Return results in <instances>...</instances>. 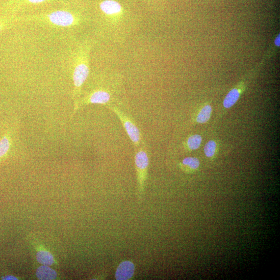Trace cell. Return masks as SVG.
Instances as JSON below:
<instances>
[{
	"mask_svg": "<svg viewBox=\"0 0 280 280\" xmlns=\"http://www.w3.org/2000/svg\"><path fill=\"white\" fill-rule=\"evenodd\" d=\"M135 272V266L131 261L122 262L117 267L115 272L116 280H129L132 279Z\"/></svg>",
	"mask_w": 280,
	"mask_h": 280,
	"instance_id": "8992f818",
	"label": "cell"
},
{
	"mask_svg": "<svg viewBox=\"0 0 280 280\" xmlns=\"http://www.w3.org/2000/svg\"><path fill=\"white\" fill-rule=\"evenodd\" d=\"M18 21V17L15 16H5L0 18V33L13 23Z\"/></svg>",
	"mask_w": 280,
	"mask_h": 280,
	"instance_id": "2e32d148",
	"label": "cell"
},
{
	"mask_svg": "<svg viewBox=\"0 0 280 280\" xmlns=\"http://www.w3.org/2000/svg\"><path fill=\"white\" fill-rule=\"evenodd\" d=\"M109 108L120 121L135 147L137 148L144 143L141 133L134 119L117 107L109 106Z\"/></svg>",
	"mask_w": 280,
	"mask_h": 280,
	"instance_id": "5b68a950",
	"label": "cell"
},
{
	"mask_svg": "<svg viewBox=\"0 0 280 280\" xmlns=\"http://www.w3.org/2000/svg\"><path fill=\"white\" fill-rule=\"evenodd\" d=\"M13 143L12 136L10 132L6 133L0 139V164L8 158Z\"/></svg>",
	"mask_w": 280,
	"mask_h": 280,
	"instance_id": "ba28073f",
	"label": "cell"
},
{
	"mask_svg": "<svg viewBox=\"0 0 280 280\" xmlns=\"http://www.w3.org/2000/svg\"><path fill=\"white\" fill-rule=\"evenodd\" d=\"M135 164L136 169L138 195L141 199L144 195L149 164L147 150L144 143L136 148Z\"/></svg>",
	"mask_w": 280,
	"mask_h": 280,
	"instance_id": "277c9868",
	"label": "cell"
},
{
	"mask_svg": "<svg viewBox=\"0 0 280 280\" xmlns=\"http://www.w3.org/2000/svg\"><path fill=\"white\" fill-rule=\"evenodd\" d=\"M90 44L86 42L79 45L74 53L72 64L74 104L81 98L83 87L90 73Z\"/></svg>",
	"mask_w": 280,
	"mask_h": 280,
	"instance_id": "6da1fadb",
	"label": "cell"
},
{
	"mask_svg": "<svg viewBox=\"0 0 280 280\" xmlns=\"http://www.w3.org/2000/svg\"><path fill=\"white\" fill-rule=\"evenodd\" d=\"M202 138L200 135H193L187 141V146L191 150H196L200 146Z\"/></svg>",
	"mask_w": 280,
	"mask_h": 280,
	"instance_id": "9a60e30c",
	"label": "cell"
},
{
	"mask_svg": "<svg viewBox=\"0 0 280 280\" xmlns=\"http://www.w3.org/2000/svg\"><path fill=\"white\" fill-rule=\"evenodd\" d=\"M18 21L38 23L52 27L70 28L78 26L81 17L77 13L65 10L18 17Z\"/></svg>",
	"mask_w": 280,
	"mask_h": 280,
	"instance_id": "7a4b0ae2",
	"label": "cell"
},
{
	"mask_svg": "<svg viewBox=\"0 0 280 280\" xmlns=\"http://www.w3.org/2000/svg\"><path fill=\"white\" fill-rule=\"evenodd\" d=\"M36 276L41 280H54L57 279V272L49 266L42 265L36 270Z\"/></svg>",
	"mask_w": 280,
	"mask_h": 280,
	"instance_id": "8fae6325",
	"label": "cell"
},
{
	"mask_svg": "<svg viewBox=\"0 0 280 280\" xmlns=\"http://www.w3.org/2000/svg\"><path fill=\"white\" fill-rule=\"evenodd\" d=\"M2 279L5 280H18L20 278L15 275H7L1 277Z\"/></svg>",
	"mask_w": 280,
	"mask_h": 280,
	"instance_id": "ac0fdd59",
	"label": "cell"
},
{
	"mask_svg": "<svg viewBox=\"0 0 280 280\" xmlns=\"http://www.w3.org/2000/svg\"><path fill=\"white\" fill-rule=\"evenodd\" d=\"M200 166L199 160L195 158H186L180 164V167L185 172L197 170Z\"/></svg>",
	"mask_w": 280,
	"mask_h": 280,
	"instance_id": "7c38bea8",
	"label": "cell"
},
{
	"mask_svg": "<svg viewBox=\"0 0 280 280\" xmlns=\"http://www.w3.org/2000/svg\"><path fill=\"white\" fill-rule=\"evenodd\" d=\"M240 96L239 90L237 88L231 90L225 97L223 106L226 109L233 107L238 100Z\"/></svg>",
	"mask_w": 280,
	"mask_h": 280,
	"instance_id": "4fadbf2b",
	"label": "cell"
},
{
	"mask_svg": "<svg viewBox=\"0 0 280 280\" xmlns=\"http://www.w3.org/2000/svg\"><path fill=\"white\" fill-rule=\"evenodd\" d=\"M51 1L52 0H11L6 7L7 9L14 12L26 6L38 5Z\"/></svg>",
	"mask_w": 280,
	"mask_h": 280,
	"instance_id": "30bf717a",
	"label": "cell"
},
{
	"mask_svg": "<svg viewBox=\"0 0 280 280\" xmlns=\"http://www.w3.org/2000/svg\"><path fill=\"white\" fill-rule=\"evenodd\" d=\"M113 97L110 88L106 85H99L92 88L74 104L73 117L82 108L92 104L109 106Z\"/></svg>",
	"mask_w": 280,
	"mask_h": 280,
	"instance_id": "3957f363",
	"label": "cell"
},
{
	"mask_svg": "<svg viewBox=\"0 0 280 280\" xmlns=\"http://www.w3.org/2000/svg\"><path fill=\"white\" fill-rule=\"evenodd\" d=\"M36 259L42 265L51 266L57 263L53 254L42 246H38L37 249Z\"/></svg>",
	"mask_w": 280,
	"mask_h": 280,
	"instance_id": "9c48e42d",
	"label": "cell"
},
{
	"mask_svg": "<svg viewBox=\"0 0 280 280\" xmlns=\"http://www.w3.org/2000/svg\"><path fill=\"white\" fill-rule=\"evenodd\" d=\"M212 111V107L210 105L205 106L198 114L197 121L200 123L207 122L211 117Z\"/></svg>",
	"mask_w": 280,
	"mask_h": 280,
	"instance_id": "5bb4252c",
	"label": "cell"
},
{
	"mask_svg": "<svg viewBox=\"0 0 280 280\" xmlns=\"http://www.w3.org/2000/svg\"><path fill=\"white\" fill-rule=\"evenodd\" d=\"M99 7L103 14L109 18H117L122 14L121 5L115 0H104Z\"/></svg>",
	"mask_w": 280,
	"mask_h": 280,
	"instance_id": "52a82bcc",
	"label": "cell"
},
{
	"mask_svg": "<svg viewBox=\"0 0 280 280\" xmlns=\"http://www.w3.org/2000/svg\"><path fill=\"white\" fill-rule=\"evenodd\" d=\"M216 148V144L215 141L211 140L209 141L205 145L204 151L206 157L211 158L215 154Z\"/></svg>",
	"mask_w": 280,
	"mask_h": 280,
	"instance_id": "e0dca14e",
	"label": "cell"
},
{
	"mask_svg": "<svg viewBox=\"0 0 280 280\" xmlns=\"http://www.w3.org/2000/svg\"><path fill=\"white\" fill-rule=\"evenodd\" d=\"M275 45L279 47L280 45V36L279 35L277 36V37L275 38L274 41Z\"/></svg>",
	"mask_w": 280,
	"mask_h": 280,
	"instance_id": "d6986e66",
	"label": "cell"
}]
</instances>
